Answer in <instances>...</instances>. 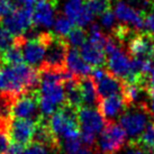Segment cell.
Returning a JSON list of instances; mask_svg holds the SVG:
<instances>
[{
    "instance_id": "obj_14",
    "label": "cell",
    "mask_w": 154,
    "mask_h": 154,
    "mask_svg": "<svg viewBox=\"0 0 154 154\" xmlns=\"http://www.w3.org/2000/svg\"><path fill=\"white\" fill-rule=\"evenodd\" d=\"M36 125L33 120L28 119H16L9 122L8 134L14 144L20 146H27L34 140Z\"/></svg>"
},
{
    "instance_id": "obj_37",
    "label": "cell",
    "mask_w": 154,
    "mask_h": 154,
    "mask_svg": "<svg viewBox=\"0 0 154 154\" xmlns=\"http://www.w3.org/2000/svg\"><path fill=\"white\" fill-rule=\"evenodd\" d=\"M145 109L147 112L151 115V117L154 116V96L153 94H147V99H145V101L143 103Z\"/></svg>"
},
{
    "instance_id": "obj_31",
    "label": "cell",
    "mask_w": 154,
    "mask_h": 154,
    "mask_svg": "<svg viewBox=\"0 0 154 154\" xmlns=\"http://www.w3.org/2000/svg\"><path fill=\"white\" fill-rule=\"evenodd\" d=\"M116 15L111 10H108L100 16V24L105 29L112 30L116 27Z\"/></svg>"
},
{
    "instance_id": "obj_33",
    "label": "cell",
    "mask_w": 154,
    "mask_h": 154,
    "mask_svg": "<svg viewBox=\"0 0 154 154\" xmlns=\"http://www.w3.org/2000/svg\"><path fill=\"white\" fill-rule=\"evenodd\" d=\"M144 28L154 37V9L144 15Z\"/></svg>"
},
{
    "instance_id": "obj_32",
    "label": "cell",
    "mask_w": 154,
    "mask_h": 154,
    "mask_svg": "<svg viewBox=\"0 0 154 154\" xmlns=\"http://www.w3.org/2000/svg\"><path fill=\"white\" fill-rule=\"evenodd\" d=\"M15 11V5L11 0H0V19L8 17Z\"/></svg>"
},
{
    "instance_id": "obj_22",
    "label": "cell",
    "mask_w": 154,
    "mask_h": 154,
    "mask_svg": "<svg viewBox=\"0 0 154 154\" xmlns=\"http://www.w3.org/2000/svg\"><path fill=\"white\" fill-rule=\"evenodd\" d=\"M80 79L74 78L69 81L64 82L65 97H66V103L71 105L75 108H81L83 103L81 89H80Z\"/></svg>"
},
{
    "instance_id": "obj_4",
    "label": "cell",
    "mask_w": 154,
    "mask_h": 154,
    "mask_svg": "<svg viewBox=\"0 0 154 154\" xmlns=\"http://www.w3.org/2000/svg\"><path fill=\"white\" fill-rule=\"evenodd\" d=\"M150 117L151 115L147 112L143 103L135 105L127 108L120 116L119 124L126 132L127 136L131 137V141H135L150 124Z\"/></svg>"
},
{
    "instance_id": "obj_24",
    "label": "cell",
    "mask_w": 154,
    "mask_h": 154,
    "mask_svg": "<svg viewBox=\"0 0 154 154\" xmlns=\"http://www.w3.org/2000/svg\"><path fill=\"white\" fill-rule=\"evenodd\" d=\"M133 143H135L137 146H140L141 149L149 152L154 153V124L150 123L147 125L143 133L140 136L137 137L135 141H131Z\"/></svg>"
},
{
    "instance_id": "obj_6",
    "label": "cell",
    "mask_w": 154,
    "mask_h": 154,
    "mask_svg": "<svg viewBox=\"0 0 154 154\" xmlns=\"http://www.w3.org/2000/svg\"><path fill=\"white\" fill-rule=\"evenodd\" d=\"M10 116L16 119H28L38 123L43 117L39 111L37 94L33 91L17 97L11 103Z\"/></svg>"
},
{
    "instance_id": "obj_9",
    "label": "cell",
    "mask_w": 154,
    "mask_h": 154,
    "mask_svg": "<svg viewBox=\"0 0 154 154\" xmlns=\"http://www.w3.org/2000/svg\"><path fill=\"white\" fill-rule=\"evenodd\" d=\"M92 79L94 81L99 99L122 94L124 82L119 78L111 74L108 70L103 68H97L92 71Z\"/></svg>"
},
{
    "instance_id": "obj_34",
    "label": "cell",
    "mask_w": 154,
    "mask_h": 154,
    "mask_svg": "<svg viewBox=\"0 0 154 154\" xmlns=\"http://www.w3.org/2000/svg\"><path fill=\"white\" fill-rule=\"evenodd\" d=\"M124 154H154V153L143 150V149H141L140 146H137L135 143L129 142V144L127 145V150L125 151Z\"/></svg>"
},
{
    "instance_id": "obj_43",
    "label": "cell",
    "mask_w": 154,
    "mask_h": 154,
    "mask_svg": "<svg viewBox=\"0 0 154 154\" xmlns=\"http://www.w3.org/2000/svg\"><path fill=\"white\" fill-rule=\"evenodd\" d=\"M153 124H154V122H153Z\"/></svg>"
},
{
    "instance_id": "obj_17",
    "label": "cell",
    "mask_w": 154,
    "mask_h": 154,
    "mask_svg": "<svg viewBox=\"0 0 154 154\" xmlns=\"http://www.w3.org/2000/svg\"><path fill=\"white\" fill-rule=\"evenodd\" d=\"M127 108L128 107L122 94H115V96L99 99L98 106H97V109L107 123L114 122L116 117H120Z\"/></svg>"
},
{
    "instance_id": "obj_38",
    "label": "cell",
    "mask_w": 154,
    "mask_h": 154,
    "mask_svg": "<svg viewBox=\"0 0 154 154\" xmlns=\"http://www.w3.org/2000/svg\"><path fill=\"white\" fill-rule=\"evenodd\" d=\"M24 147H25V146H20V145H17V144H13V145H10V147H9L8 151L6 152V154H22Z\"/></svg>"
},
{
    "instance_id": "obj_1",
    "label": "cell",
    "mask_w": 154,
    "mask_h": 154,
    "mask_svg": "<svg viewBox=\"0 0 154 154\" xmlns=\"http://www.w3.org/2000/svg\"><path fill=\"white\" fill-rule=\"evenodd\" d=\"M64 70L54 71L42 69L39 85L36 91L42 117H51L66 103L64 89Z\"/></svg>"
},
{
    "instance_id": "obj_29",
    "label": "cell",
    "mask_w": 154,
    "mask_h": 154,
    "mask_svg": "<svg viewBox=\"0 0 154 154\" xmlns=\"http://www.w3.org/2000/svg\"><path fill=\"white\" fill-rule=\"evenodd\" d=\"M60 149L51 147V146L43 145V144L34 142L25 146L22 154H55V152H57Z\"/></svg>"
},
{
    "instance_id": "obj_21",
    "label": "cell",
    "mask_w": 154,
    "mask_h": 154,
    "mask_svg": "<svg viewBox=\"0 0 154 154\" xmlns=\"http://www.w3.org/2000/svg\"><path fill=\"white\" fill-rule=\"evenodd\" d=\"M80 89H81L82 99L86 107H97L99 103V96L94 79L89 77L80 79Z\"/></svg>"
},
{
    "instance_id": "obj_12",
    "label": "cell",
    "mask_w": 154,
    "mask_h": 154,
    "mask_svg": "<svg viewBox=\"0 0 154 154\" xmlns=\"http://www.w3.org/2000/svg\"><path fill=\"white\" fill-rule=\"evenodd\" d=\"M33 24V9L18 8L2 19V25L15 38H20L30 29Z\"/></svg>"
},
{
    "instance_id": "obj_28",
    "label": "cell",
    "mask_w": 154,
    "mask_h": 154,
    "mask_svg": "<svg viewBox=\"0 0 154 154\" xmlns=\"http://www.w3.org/2000/svg\"><path fill=\"white\" fill-rule=\"evenodd\" d=\"M8 119H2L0 118V154H6L10 147V137L8 134Z\"/></svg>"
},
{
    "instance_id": "obj_7",
    "label": "cell",
    "mask_w": 154,
    "mask_h": 154,
    "mask_svg": "<svg viewBox=\"0 0 154 154\" xmlns=\"http://www.w3.org/2000/svg\"><path fill=\"white\" fill-rule=\"evenodd\" d=\"M127 134L120 125L114 122L107 123L98 138L99 152L103 154H115L126 145Z\"/></svg>"
},
{
    "instance_id": "obj_42",
    "label": "cell",
    "mask_w": 154,
    "mask_h": 154,
    "mask_svg": "<svg viewBox=\"0 0 154 154\" xmlns=\"http://www.w3.org/2000/svg\"><path fill=\"white\" fill-rule=\"evenodd\" d=\"M94 154H103V153H100V152H97V153H94Z\"/></svg>"
},
{
    "instance_id": "obj_27",
    "label": "cell",
    "mask_w": 154,
    "mask_h": 154,
    "mask_svg": "<svg viewBox=\"0 0 154 154\" xmlns=\"http://www.w3.org/2000/svg\"><path fill=\"white\" fill-rule=\"evenodd\" d=\"M85 5L94 16H101L106 11L110 10L109 0H85Z\"/></svg>"
},
{
    "instance_id": "obj_20",
    "label": "cell",
    "mask_w": 154,
    "mask_h": 154,
    "mask_svg": "<svg viewBox=\"0 0 154 154\" xmlns=\"http://www.w3.org/2000/svg\"><path fill=\"white\" fill-rule=\"evenodd\" d=\"M80 54L83 57V60L92 66L101 68L107 62L105 48L91 43L90 41H87L85 45H82V47L80 48Z\"/></svg>"
},
{
    "instance_id": "obj_10",
    "label": "cell",
    "mask_w": 154,
    "mask_h": 154,
    "mask_svg": "<svg viewBox=\"0 0 154 154\" xmlns=\"http://www.w3.org/2000/svg\"><path fill=\"white\" fill-rule=\"evenodd\" d=\"M127 51L132 59L154 63V37L147 32H137L127 44Z\"/></svg>"
},
{
    "instance_id": "obj_40",
    "label": "cell",
    "mask_w": 154,
    "mask_h": 154,
    "mask_svg": "<svg viewBox=\"0 0 154 154\" xmlns=\"http://www.w3.org/2000/svg\"><path fill=\"white\" fill-rule=\"evenodd\" d=\"M2 91V77H1V72H0V92Z\"/></svg>"
},
{
    "instance_id": "obj_3",
    "label": "cell",
    "mask_w": 154,
    "mask_h": 154,
    "mask_svg": "<svg viewBox=\"0 0 154 154\" xmlns=\"http://www.w3.org/2000/svg\"><path fill=\"white\" fill-rule=\"evenodd\" d=\"M78 110L79 108L65 103L50 117L47 122L48 127L59 142L80 137L81 132L78 123Z\"/></svg>"
},
{
    "instance_id": "obj_8",
    "label": "cell",
    "mask_w": 154,
    "mask_h": 154,
    "mask_svg": "<svg viewBox=\"0 0 154 154\" xmlns=\"http://www.w3.org/2000/svg\"><path fill=\"white\" fill-rule=\"evenodd\" d=\"M45 35L44 33H41L39 37L33 39H25L16 38L20 48H22L23 57L26 64L30 65L33 68H42L45 61L46 55V43H45Z\"/></svg>"
},
{
    "instance_id": "obj_35",
    "label": "cell",
    "mask_w": 154,
    "mask_h": 154,
    "mask_svg": "<svg viewBox=\"0 0 154 154\" xmlns=\"http://www.w3.org/2000/svg\"><path fill=\"white\" fill-rule=\"evenodd\" d=\"M146 94H153L154 96V69H152L150 72L146 74Z\"/></svg>"
},
{
    "instance_id": "obj_23",
    "label": "cell",
    "mask_w": 154,
    "mask_h": 154,
    "mask_svg": "<svg viewBox=\"0 0 154 154\" xmlns=\"http://www.w3.org/2000/svg\"><path fill=\"white\" fill-rule=\"evenodd\" d=\"M24 57H23L22 48L20 45L16 42L13 46L7 48L6 51L0 53V63H5L6 65H15L23 63Z\"/></svg>"
},
{
    "instance_id": "obj_44",
    "label": "cell",
    "mask_w": 154,
    "mask_h": 154,
    "mask_svg": "<svg viewBox=\"0 0 154 154\" xmlns=\"http://www.w3.org/2000/svg\"><path fill=\"white\" fill-rule=\"evenodd\" d=\"M109 1H110V0H109Z\"/></svg>"
},
{
    "instance_id": "obj_5",
    "label": "cell",
    "mask_w": 154,
    "mask_h": 154,
    "mask_svg": "<svg viewBox=\"0 0 154 154\" xmlns=\"http://www.w3.org/2000/svg\"><path fill=\"white\" fill-rule=\"evenodd\" d=\"M46 43V55L42 69L62 71L65 69V59L69 51V45L63 37H59L56 35H45Z\"/></svg>"
},
{
    "instance_id": "obj_15",
    "label": "cell",
    "mask_w": 154,
    "mask_h": 154,
    "mask_svg": "<svg viewBox=\"0 0 154 154\" xmlns=\"http://www.w3.org/2000/svg\"><path fill=\"white\" fill-rule=\"evenodd\" d=\"M63 15L68 17L78 27H87L94 22V15L86 8L85 0H64L63 2Z\"/></svg>"
},
{
    "instance_id": "obj_36",
    "label": "cell",
    "mask_w": 154,
    "mask_h": 154,
    "mask_svg": "<svg viewBox=\"0 0 154 154\" xmlns=\"http://www.w3.org/2000/svg\"><path fill=\"white\" fill-rule=\"evenodd\" d=\"M15 6L18 8H26V9H33L37 0H11Z\"/></svg>"
},
{
    "instance_id": "obj_11",
    "label": "cell",
    "mask_w": 154,
    "mask_h": 154,
    "mask_svg": "<svg viewBox=\"0 0 154 154\" xmlns=\"http://www.w3.org/2000/svg\"><path fill=\"white\" fill-rule=\"evenodd\" d=\"M106 65L111 74L119 78L124 82H131L133 80L132 59L122 50V47L116 48L114 52L108 54Z\"/></svg>"
},
{
    "instance_id": "obj_18",
    "label": "cell",
    "mask_w": 154,
    "mask_h": 154,
    "mask_svg": "<svg viewBox=\"0 0 154 154\" xmlns=\"http://www.w3.org/2000/svg\"><path fill=\"white\" fill-rule=\"evenodd\" d=\"M114 13L116 15V18L125 25H129L136 30H141L144 28V15L127 2L117 1L114 8Z\"/></svg>"
},
{
    "instance_id": "obj_13",
    "label": "cell",
    "mask_w": 154,
    "mask_h": 154,
    "mask_svg": "<svg viewBox=\"0 0 154 154\" xmlns=\"http://www.w3.org/2000/svg\"><path fill=\"white\" fill-rule=\"evenodd\" d=\"M78 123L81 133H88L97 136V134L103 132L107 122L98 109L92 107H81L78 110Z\"/></svg>"
},
{
    "instance_id": "obj_39",
    "label": "cell",
    "mask_w": 154,
    "mask_h": 154,
    "mask_svg": "<svg viewBox=\"0 0 154 154\" xmlns=\"http://www.w3.org/2000/svg\"><path fill=\"white\" fill-rule=\"evenodd\" d=\"M72 154H91V151L88 147H81L80 150H78L77 152H74Z\"/></svg>"
},
{
    "instance_id": "obj_25",
    "label": "cell",
    "mask_w": 154,
    "mask_h": 154,
    "mask_svg": "<svg viewBox=\"0 0 154 154\" xmlns=\"http://www.w3.org/2000/svg\"><path fill=\"white\" fill-rule=\"evenodd\" d=\"M73 25L74 24L68 17H65L64 15L63 16H59L55 19L54 25H53L54 35L59 36V37H66L70 34V32L74 28Z\"/></svg>"
},
{
    "instance_id": "obj_26",
    "label": "cell",
    "mask_w": 154,
    "mask_h": 154,
    "mask_svg": "<svg viewBox=\"0 0 154 154\" xmlns=\"http://www.w3.org/2000/svg\"><path fill=\"white\" fill-rule=\"evenodd\" d=\"M87 42V34L81 27H75L73 28L70 34L66 36V43L72 47V48H81L82 45H85Z\"/></svg>"
},
{
    "instance_id": "obj_41",
    "label": "cell",
    "mask_w": 154,
    "mask_h": 154,
    "mask_svg": "<svg viewBox=\"0 0 154 154\" xmlns=\"http://www.w3.org/2000/svg\"><path fill=\"white\" fill-rule=\"evenodd\" d=\"M150 2H151V5H152V7L154 8V0H150Z\"/></svg>"
},
{
    "instance_id": "obj_30",
    "label": "cell",
    "mask_w": 154,
    "mask_h": 154,
    "mask_svg": "<svg viewBox=\"0 0 154 154\" xmlns=\"http://www.w3.org/2000/svg\"><path fill=\"white\" fill-rule=\"evenodd\" d=\"M15 43H16V38L5 28L4 25L0 24V53L13 46Z\"/></svg>"
},
{
    "instance_id": "obj_19",
    "label": "cell",
    "mask_w": 154,
    "mask_h": 154,
    "mask_svg": "<svg viewBox=\"0 0 154 154\" xmlns=\"http://www.w3.org/2000/svg\"><path fill=\"white\" fill-rule=\"evenodd\" d=\"M65 69L69 72H71L75 78L82 79V78L89 77L92 74L91 65H89L83 60L80 52L77 48H69L66 59H65Z\"/></svg>"
},
{
    "instance_id": "obj_2",
    "label": "cell",
    "mask_w": 154,
    "mask_h": 154,
    "mask_svg": "<svg viewBox=\"0 0 154 154\" xmlns=\"http://www.w3.org/2000/svg\"><path fill=\"white\" fill-rule=\"evenodd\" d=\"M0 72L2 77L1 94L11 101L26 92H33L39 85L38 72L25 63L4 65Z\"/></svg>"
},
{
    "instance_id": "obj_16",
    "label": "cell",
    "mask_w": 154,
    "mask_h": 154,
    "mask_svg": "<svg viewBox=\"0 0 154 154\" xmlns=\"http://www.w3.org/2000/svg\"><path fill=\"white\" fill-rule=\"evenodd\" d=\"M56 0H37L33 8V24L37 28L48 29L55 22Z\"/></svg>"
}]
</instances>
